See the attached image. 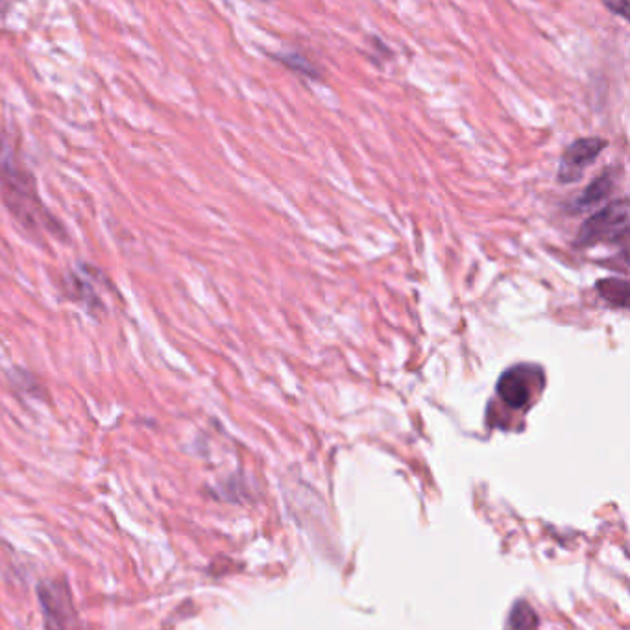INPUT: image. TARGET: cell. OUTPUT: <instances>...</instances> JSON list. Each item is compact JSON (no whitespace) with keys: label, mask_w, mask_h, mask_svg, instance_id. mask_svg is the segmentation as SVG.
<instances>
[{"label":"cell","mask_w":630,"mask_h":630,"mask_svg":"<svg viewBox=\"0 0 630 630\" xmlns=\"http://www.w3.org/2000/svg\"><path fill=\"white\" fill-rule=\"evenodd\" d=\"M0 197L28 233L36 237L48 233L56 239H65L61 222L41 202L32 170L3 126H0Z\"/></svg>","instance_id":"6da1fadb"},{"label":"cell","mask_w":630,"mask_h":630,"mask_svg":"<svg viewBox=\"0 0 630 630\" xmlns=\"http://www.w3.org/2000/svg\"><path fill=\"white\" fill-rule=\"evenodd\" d=\"M628 237V200L621 198L595 215H592L579 230L575 246L590 248L595 244H621L626 248Z\"/></svg>","instance_id":"7a4b0ae2"},{"label":"cell","mask_w":630,"mask_h":630,"mask_svg":"<svg viewBox=\"0 0 630 630\" xmlns=\"http://www.w3.org/2000/svg\"><path fill=\"white\" fill-rule=\"evenodd\" d=\"M544 389V370L532 365H518L501 374L496 392L510 409H527L534 396Z\"/></svg>","instance_id":"3957f363"},{"label":"cell","mask_w":630,"mask_h":630,"mask_svg":"<svg viewBox=\"0 0 630 630\" xmlns=\"http://www.w3.org/2000/svg\"><path fill=\"white\" fill-rule=\"evenodd\" d=\"M606 141L601 137H582L573 141L566 152L562 154L559 165V182L561 184H575L584 176V170L601 155L606 148Z\"/></svg>","instance_id":"277c9868"},{"label":"cell","mask_w":630,"mask_h":630,"mask_svg":"<svg viewBox=\"0 0 630 630\" xmlns=\"http://www.w3.org/2000/svg\"><path fill=\"white\" fill-rule=\"evenodd\" d=\"M39 603L45 614L47 630H69L74 612L65 584L43 582L39 586Z\"/></svg>","instance_id":"5b68a950"},{"label":"cell","mask_w":630,"mask_h":630,"mask_svg":"<svg viewBox=\"0 0 630 630\" xmlns=\"http://www.w3.org/2000/svg\"><path fill=\"white\" fill-rule=\"evenodd\" d=\"M615 182H617L615 168H606L577 197V200L573 202V211L581 213V211L592 209V208L599 206L601 202H604L612 195Z\"/></svg>","instance_id":"8992f818"},{"label":"cell","mask_w":630,"mask_h":630,"mask_svg":"<svg viewBox=\"0 0 630 630\" xmlns=\"http://www.w3.org/2000/svg\"><path fill=\"white\" fill-rule=\"evenodd\" d=\"M599 296L610 305L617 309H628L630 304V285L626 280L619 278H606L599 280L595 285Z\"/></svg>","instance_id":"52a82bcc"},{"label":"cell","mask_w":630,"mask_h":630,"mask_svg":"<svg viewBox=\"0 0 630 630\" xmlns=\"http://www.w3.org/2000/svg\"><path fill=\"white\" fill-rule=\"evenodd\" d=\"M67 283H69V289H70L69 293L74 296V300L83 302L89 309H101V307H102V304H101V300H99V296H97L93 285L85 283V280H83L80 274L74 272V274L70 276V280H67Z\"/></svg>","instance_id":"ba28073f"},{"label":"cell","mask_w":630,"mask_h":630,"mask_svg":"<svg viewBox=\"0 0 630 630\" xmlns=\"http://www.w3.org/2000/svg\"><path fill=\"white\" fill-rule=\"evenodd\" d=\"M536 623H538V617L534 610L530 608V604L523 601L516 603L508 617V630H530L536 626Z\"/></svg>","instance_id":"9c48e42d"},{"label":"cell","mask_w":630,"mask_h":630,"mask_svg":"<svg viewBox=\"0 0 630 630\" xmlns=\"http://www.w3.org/2000/svg\"><path fill=\"white\" fill-rule=\"evenodd\" d=\"M604 6L610 10V12H614L615 16H619V17H628V3H626V0H623V3H619V5H614V3H604Z\"/></svg>","instance_id":"30bf717a"}]
</instances>
